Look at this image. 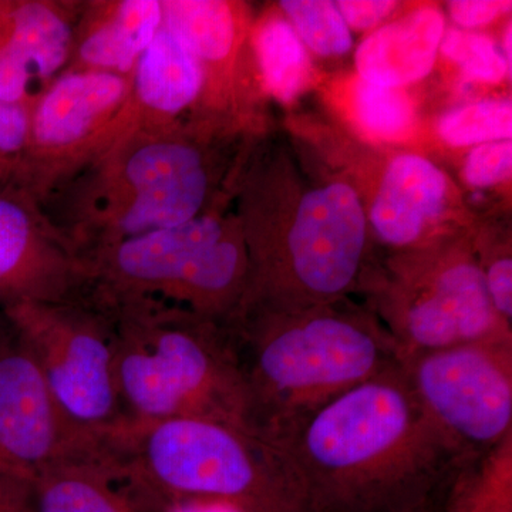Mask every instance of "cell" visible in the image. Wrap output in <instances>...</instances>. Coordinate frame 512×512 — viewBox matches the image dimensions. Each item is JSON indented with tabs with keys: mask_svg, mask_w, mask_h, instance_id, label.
I'll return each mask as SVG.
<instances>
[{
	"mask_svg": "<svg viewBox=\"0 0 512 512\" xmlns=\"http://www.w3.org/2000/svg\"><path fill=\"white\" fill-rule=\"evenodd\" d=\"M80 258L86 301L96 306L157 299L227 323L247 291V245L232 202Z\"/></svg>",
	"mask_w": 512,
	"mask_h": 512,
	"instance_id": "52a82bcc",
	"label": "cell"
},
{
	"mask_svg": "<svg viewBox=\"0 0 512 512\" xmlns=\"http://www.w3.org/2000/svg\"><path fill=\"white\" fill-rule=\"evenodd\" d=\"M437 133L444 143L457 148L511 140V100L485 99L448 110L437 123Z\"/></svg>",
	"mask_w": 512,
	"mask_h": 512,
	"instance_id": "cb8c5ba5",
	"label": "cell"
},
{
	"mask_svg": "<svg viewBox=\"0 0 512 512\" xmlns=\"http://www.w3.org/2000/svg\"><path fill=\"white\" fill-rule=\"evenodd\" d=\"M163 25L180 37L202 70V92L190 116L252 130V20L228 0H163Z\"/></svg>",
	"mask_w": 512,
	"mask_h": 512,
	"instance_id": "4fadbf2b",
	"label": "cell"
},
{
	"mask_svg": "<svg viewBox=\"0 0 512 512\" xmlns=\"http://www.w3.org/2000/svg\"><path fill=\"white\" fill-rule=\"evenodd\" d=\"M251 138L191 116L131 128L40 205L79 256L175 227L231 202Z\"/></svg>",
	"mask_w": 512,
	"mask_h": 512,
	"instance_id": "6da1fadb",
	"label": "cell"
},
{
	"mask_svg": "<svg viewBox=\"0 0 512 512\" xmlns=\"http://www.w3.org/2000/svg\"><path fill=\"white\" fill-rule=\"evenodd\" d=\"M349 107L353 123L370 140L402 143L416 130V109L403 89L359 79L350 92Z\"/></svg>",
	"mask_w": 512,
	"mask_h": 512,
	"instance_id": "603a6c76",
	"label": "cell"
},
{
	"mask_svg": "<svg viewBox=\"0 0 512 512\" xmlns=\"http://www.w3.org/2000/svg\"><path fill=\"white\" fill-rule=\"evenodd\" d=\"M251 49L259 86L268 96L289 104L308 89L311 59L284 16L268 13L252 23Z\"/></svg>",
	"mask_w": 512,
	"mask_h": 512,
	"instance_id": "44dd1931",
	"label": "cell"
},
{
	"mask_svg": "<svg viewBox=\"0 0 512 512\" xmlns=\"http://www.w3.org/2000/svg\"><path fill=\"white\" fill-rule=\"evenodd\" d=\"M511 25H508V28L505 29L504 33V50L503 55L505 60H507L508 64H511Z\"/></svg>",
	"mask_w": 512,
	"mask_h": 512,
	"instance_id": "e575fe53",
	"label": "cell"
},
{
	"mask_svg": "<svg viewBox=\"0 0 512 512\" xmlns=\"http://www.w3.org/2000/svg\"><path fill=\"white\" fill-rule=\"evenodd\" d=\"M340 15L349 29H375L397 9L399 3L392 0H342L336 2Z\"/></svg>",
	"mask_w": 512,
	"mask_h": 512,
	"instance_id": "4dcf8cb0",
	"label": "cell"
},
{
	"mask_svg": "<svg viewBox=\"0 0 512 512\" xmlns=\"http://www.w3.org/2000/svg\"><path fill=\"white\" fill-rule=\"evenodd\" d=\"M131 77L63 72L30 107L28 151L20 188L42 202L117 138Z\"/></svg>",
	"mask_w": 512,
	"mask_h": 512,
	"instance_id": "8fae6325",
	"label": "cell"
},
{
	"mask_svg": "<svg viewBox=\"0 0 512 512\" xmlns=\"http://www.w3.org/2000/svg\"><path fill=\"white\" fill-rule=\"evenodd\" d=\"M104 458L143 512L197 501L235 512H306L281 448L225 421H124L104 439Z\"/></svg>",
	"mask_w": 512,
	"mask_h": 512,
	"instance_id": "5b68a950",
	"label": "cell"
},
{
	"mask_svg": "<svg viewBox=\"0 0 512 512\" xmlns=\"http://www.w3.org/2000/svg\"><path fill=\"white\" fill-rule=\"evenodd\" d=\"M83 259L33 195L0 185V309L22 302L86 301Z\"/></svg>",
	"mask_w": 512,
	"mask_h": 512,
	"instance_id": "5bb4252c",
	"label": "cell"
},
{
	"mask_svg": "<svg viewBox=\"0 0 512 512\" xmlns=\"http://www.w3.org/2000/svg\"><path fill=\"white\" fill-rule=\"evenodd\" d=\"M400 366L427 419L464 463L512 439V340L431 350Z\"/></svg>",
	"mask_w": 512,
	"mask_h": 512,
	"instance_id": "30bf717a",
	"label": "cell"
},
{
	"mask_svg": "<svg viewBox=\"0 0 512 512\" xmlns=\"http://www.w3.org/2000/svg\"><path fill=\"white\" fill-rule=\"evenodd\" d=\"M8 326L0 340V474L32 483L49 468L100 458L103 441L63 413L35 357Z\"/></svg>",
	"mask_w": 512,
	"mask_h": 512,
	"instance_id": "7c38bea8",
	"label": "cell"
},
{
	"mask_svg": "<svg viewBox=\"0 0 512 512\" xmlns=\"http://www.w3.org/2000/svg\"><path fill=\"white\" fill-rule=\"evenodd\" d=\"M474 255L483 272L485 288L495 312L512 328V256L510 245H483L473 241Z\"/></svg>",
	"mask_w": 512,
	"mask_h": 512,
	"instance_id": "83f0119b",
	"label": "cell"
},
{
	"mask_svg": "<svg viewBox=\"0 0 512 512\" xmlns=\"http://www.w3.org/2000/svg\"><path fill=\"white\" fill-rule=\"evenodd\" d=\"M279 8L303 46L315 55L338 57L352 49V33L335 2L284 0Z\"/></svg>",
	"mask_w": 512,
	"mask_h": 512,
	"instance_id": "d4e9b609",
	"label": "cell"
},
{
	"mask_svg": "<svg viewBox=\"0 0 512 512\" xmlns=\"http://www.w3.org/2000/svg\"><path fill=\"white\" fill-rule=\"evenodd\" d=\"M440 52L473 82L498 84L511 73V64L494 40L473 30H446Z\"/></svg>",
	"mask_w": 512,
	"mask_h": 512,
	"instance_id": "484cf974",
	"label": "cell"
},
{
	"mask_svg": "<svg viewBox=\"0 0 512 512\" xmlns=\"http://www.w3.org/2000/svg\"><path fill=\"white\" fill-rule=\"evenodd\" d=\"M0 512H35L30 481L0 474Z\"/></svg>",
	"mask_w": 512,
	"mask_h": 512,
	"instance_id": "1f68e13d",
	"label": "cell"
},
{
	"mask_svg": "<svg viewBox=\"0 0 512 512\" xmlns=\"http://www.w3.org/2000/svg\"><path fill=\"white\" fill-rule=\"evenodd\" d=\"M35 512H143L106 461H72L32 481Z\"/></svg>",
	"mask_w": 512,
	"mask_h": 512,
	"instance_id": "ffe728a7",
	"label": "cell"
},
{
	"mask_svg": "<svg viewBox=\"0 0 512 512\" xmlns=\"http://www.w3.org/2000/svg\"><path fill=\"white\" fill-rule=\"evenodd\" d=\"M227 328L247 396L248 430L276 447L326 404L400 365L375 313L350 299L295 311L249 309Z\"/></svg>",
	"mask_w": 512,
	"mask_h": 512,
	"instance_id": "277c9868",
	"label": "cell"
},
{
	"mask_svg": "<svg viewBox=\"0 0 512 512\" xmlns=\"http://www.w3.org/2000/svg\"><path fill=\"white\" fill-rule=\"evenodd\" d=\"M8 322H6L5 316L0 313V340L3 339V336L6 335V332H8Z\"/></svg>",
	"mask_w": 512,
	"mask_h": 512,
	"instance_id": "d590c367",
	"label": "cell"
},
{
	"mask_svg": "<svg viewBox=\"0 0 512 512\" xmlns=\"http://www.w3.org/2000/svg\"><path fill=\"white\" fill-rule=\"evenodd\" d=\"M444 512H512V439L457 471Z\"/></svg>",
	"mask_w": 512,
	"mask_h": 512,
	"instance_id": "7402d4cb",
	"label": "cell"
},
{
	"mask_svg": "<svg viewBox=\"0 0 512 512\" xmlns=\"http://www.w3.org/2000/svg\"><path fill=\"white\" fill-rule=\"evenodd\" d=\"M451 200L446 173L419 154L393 157L384 170L372 207L369 228L396 252L413 251L440 241L436 229Z\"/></svg>",
	"mask_w": 512,
	"mask_h": 512,
	"instance_id": "2e32d148",
	"label": "cell"
},
{
	"mask_svg": "<svg viewBox=\"0 0 512 512\" xmlns=\"http://www.w3.org/2000/svg\"><path fill=\"white\" fill-rule=\"evenodd\" d=\"M454 476H456V474H454ZM450 481H448V484H450ZM448 484L443 490L439 491V493L434 494L433 497L427 498L423 503L414 505V507L409 508V510L402 512H444V500H446Z\"/></svg>",
	"mask_w": 512,
	"mask_h": 512,
	"instance_id": "836d02e7",
	"label": "cell"
},
{
	"mask_svg": "<svg viewBox=\"0 0 512 512\" xmlns=\"http://www.w3.org/2000/svg\"><path fill=\"white\" fill-rule=\"evenodd\" d=\"M511 171V140L493 141L471 148L464 160L463 180L468 187L484 190L510 180Z\"/></svg>",
	"mask_w": 512,
	"mask_h": 512,
	"instance_id": "f1b7e54d",
	"label": "cell"
},
{
	"mask_svg": "<svg viewBox=\"0 0 512 512\" xmlns=\"http://www.w3.org/2000/svg\"><path fill=\"white\" fill-rule=\"evenodd\" d=\"M83 0H15L0 50V101L33 103L66 70Z\"/></svg>",
	"mask_w": 512,
	"mask_h": 512,
	"instance_id": "9a60e30c",
	"label": "cell"
},
{
	"mask_svg": "<svg viewBox=\"0 0 512 512\" xmlns=\"http://www.w3.org/2000/svg\"><path fill=\"white\" fill-rule=\"evenodd\" d=\"M510 0H453L447 3L451 20L463 30L490 25L495 19L511 12Z\"/></svg>",
	"mask_w": 512,
	"mask_h": 512,
	"instance_id": "f546056e",
	"label": "cell"
},
{
	"mask_svg": "<svg viewBox=\"0 0 512 512\" xmlns=\"http://www.w3.org/2000/svg\"><path fill=\"white\" fill-rule=\"evenodd\" d=\"M42 370L63 413L103 441L126 421L114 376L113 323L87 301L22 302L0 309Z\"/></svg>",
	"mask_w": 512,
	"mask_h": 512,
	"instance_id": "9c48e42d",
	"label": "cell"
},
{
	"mask_svg": "<svg viewBox=\"0 0 512 512\" xmlns=\"http://www.w3.org/2000/svg\"><path fill=\"white\" fill-rule=\"evenodd\" d=\"M163 26V0H83L64 72L131 77Z\"/></svg>",
	"mask_w": 512,
	"mask_h": 512,
	"instance_id": "ac0fdd59",
	"label": "cell"
},
{
	"mask_svg": "<svg viewBox=\"0 0 512 512\" xmlns=\"http://www.w3.org/2000/svg\"><path fill=\"white\" fill-rule=\"evenodd\" d=\"M359 291L396 345L400 360L483 340H512V328L495 312L473 241L444 238L396 252L367 269Z\"/></svg>",
	"mask_w": 512,
	"mask_h": 512,
	"instance_id": "ba28073f",
	"label": "cell"
},
{
	"mask_svg": "<svg viewBox=\"0 0 512 512\" xmlns=\"http://www.w3.org/2000/svg\"><path fill=\"white\" fill-rule=\"evenodd\" d=\"M231 202L249 264L238 312L295 311L346 301L359 291L370 232L352 185L309 180L285 150L251 140L235 171Z\"/></svg>",
	"mask_w": 512,
	"mask_h": 512,
	"instance_id": "7a4b0ae2",
	"label": "cell"
},
{
	"mask_svg": "<svg viewBox=\"0 0 512 512\" xmlns=\"http://www.w3.org/2000/svg\"><path fill=\"white\" fill-rule=\"evenodd\" d=\"M202 83L201 66L191 50L161 26L131 74L130 93L117 120V138L131 128L184 120L197 107Z\"/></svg>",
	"mask_w": 512,
	"mask_h": 512,
	"instance_id": "e0dca14e",
	"label": "cell"
},
{
	"mask_svg": "<svg viewBox=\"0 0 512 512\" xmlns=\"http://www.w3.org/2000/svg\"><path fill=\"white\" fill-rule=\"evenodd\" d=\"M99 308L113 323L114 376L126 421L204 417L248 430L227 323L157 299Z\"/></svg>",
	"mask_w": 512,
	"mask_h": 512,
	"instance_id": "8992f818",
	"label": "cell"
},
{
	"mask_svg": "<svg viewBox=\"0 0 512 512\" xmlns=\"http://www.w3.org/2000/svg\"><path fill=\"white\" fill-rule=\"evenodd\" d=\"M32 103L0 101V185L20 188L28 151Z\"/></svg>",
	"mask_w": 512,
	"mask_h": 512,
	"instance_id": "4316f807",
	"label": "cell"
},
{
	"mask_svg": "<svg viewBox=\"0 0 512 512\" xmlns=\"http://www.w3.org/2000/svg\"><path fill=\"white\" fill-rule=\"evenodd\" d=\"M15 0H0V50L8 42L13 25Z\"/></svg>",
	"mask_w": 512,
	"mask_h": 512,
	"instance_id": "d6a6232c",
	"label": "cell"
},
{
	"mask_svg": "<svg viewBox=\"0 0 512 512\" xmlns=\"http://www.w3.org/2000/svg\"><path fill=\"white\" fill-rule=\"evenodd\" d=\"M446 32L439 6L423 5L373 30L356 50L359 79L404 89L430 74Z\"/></svg>",
	"mask_w": 512,
	"mask_h": 512,
	"instance_id": "d6986e66",
	"label": "cell"
},
{
	"mask_svg": "<svg viewBox=\"0 0 512 512\" xmlns=\"http://www.w3.org/2000/svg\"><path fill=\"white\" fill-rule=\"evenodd\" d=\"M281 448L306 512H402L466 466L397 365L313 414Z\"/></svg>",
	"mask_w": 512,
	"mask_h": 512,
	"instance_id": "3957f363",
	"label": "cell"
}]
</instances>
